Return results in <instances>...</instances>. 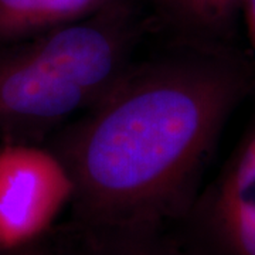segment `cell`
Segmentation results:
<instances>
[{
	"label": "cell",
	"instance_id": "1",
	"mask_svg": "<svg viewBox=\"0 0 255 255\" xmlns=\"http://www.w3.org/2000/svg\"><path fill=\"white\" fill-rule=\"evenodd\" d=\"M251 95L255 63L234 44L179 41L130 65L54 150L80 217L100 238L157 234L184 219L227 121Z\"/></svg>",
	"mask_w": 255,
	"mask_h": 255
},
{
	"label": "cell",
	"instance_id": "2",
	"mask_svg": "<svg viewBox=\"0 0 255 255\" xmlns=\"http://www.w3.org/2000/svg\"><path fill=\"white\" fill-rule=\"evenodd\" d=\"M135 16L121 0L0 51V135L33 143L104 97L130 68Z\"/></svg>",
	"mask_w": 255,
	"mask_h": 255
},
{
	"label": "cell",
	"instance_id": "3",
	"mask_svg": "<svg viewBox=\"0 0 255 255\" xmlns=\"http://www.w3.org/2000/svg\"><path fill=\"white\" fill-rule=\"evenodd\" d=\"M74 186L64 162L34 143L0 147V254L38 243L71 201Z\"/></svg>",
	"mask_w": 255,
	"mask_h": 255
},
{
	"label": "cell",
	"instance_id": "4",
	"mask_svg": "<svg viewBox=\"0 0 255 255\" xmlns=\"http://www.w3.org/2000/svg\"><path fill=\"white\" fill-rule=\"evenodd\" d=\"M183 220L194 233V255H255V112Z\"/></svg>",
	"mask_w": 255,
	"mask_h": 255
},
{
	"label": "cell",
	"instance_id": "5",
	"mask_svg": "<svg viewBox=\"0 0 255 255\" xmlns=\"http://www.w3.org/2000/svg\"><path fill=\"white\" fill-rule=\"evenodd\" d=\"M121 0H0V44L6 46L88 17Z\"/></svg>",
	"mask_w": 255,
	"mask_h": 255
},
{
	"label": "cell",
	"instance_id": "6",
	"mask_svg": "<svg viewBox=\"0 0 255 255\" xmlns=\"http://www.w3.org/2000/svg\"><path fill=\"white\" fill-rule=\"evenodd\" d=\"M180 41L233 44L241 0H156Z\"/></svg>",
	"mask_w": 255,
	"mask_h": 255
},
{
	"label": "cell",
	"instance_id": "7",
	"mask_svg": "<svg viewBox=\"0 0 255 255\" xmlns=\"http://www.w3.org/2000/svg\"><path fill=\"white\" fill-rule=\"evenodd\" d=\"M102 248L98 255H194L189 250L162 244L157 234L137 237L100 238Z\"/></svg>",
	"mask_w": 255,
	"mask_h": 255
},
{
	"label": "cell",
	"instance_id": "8",
	"mask_svg": "<svg viewBox=\"0 0 255 255\" xmlns=\"http://www.w3.org/2000/svg\"><path fill=\"white\" fill-rule=\"evenodd\" d=\"M240 17L246 23L247 36L253 50V60L255 63V0H241Z\"/></svg>",
	"mask_w": 255,
	"mask_h": 255
},
{
	"label": "cell",
	"instance_id": "9",
	"mask_svg": "<svg viewBox=\"0 0 255 255\" xmlns=\"http://www.w3.org/2000/svg\"><path fill=\"white\" fill-rule=\"evenodd\" d=\"M10 255H51L47 250L44 248H41V247L38 246V244H33V246L26 247V248H23V250H20L17 253H13V254Z\"/></svg>",
	"mask_w": 255,
	"mask_h": 255
}]
</instances>
